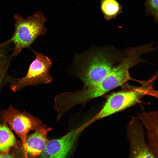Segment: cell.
<instances>
[{
	"instance_id": "1",
	"label": "cell",
	"mask_w": 158,
	"mask_h": 158,
	"mask_svg": "<svg viewBox=\"0 0 158 158\" xmlns=\"http://www.w3.org/2000/svg\"><path fill=\"white\" fill-rule=\"evenodd\" d=\"M114 47H92L75 55L72 73L84 86L95 85L101 81L126 55Z\"/></svg>"
},
{
	"instance_id": "2",
	"label": "cell",
	"mask_w": 158,
	"mask_h": 158,
	"mask_svg": "<svg viewBox=\"0 0 158 158\" xmlns=\"http://www.w3.org/2000/svg\"><path fill=\"white\" fill-rule=\"evenodd\" d=\"M153 50L152 44L128 49L122 60L100 83L92 86H84L81 90L74 92V101L77 104H84L130 80V69L143 61L141 57L142 55Z\"/></svg>"
},
{
	"instance_id": "3",
	"label": "cell",
	"mask_w": 158,
	"mask_h": 158,
	"mask_svg": "<svg viewBox=\"0 0 158 158\" xmlns=\"http://www.w3.org/2000/svg\"><path fill=\"white\" fill-rule=\"evenodd\" d=\"M157 76L145 81L139 87L132 89L113 93L107 98L99 112L86 123L88 126L101 119L121 111L140 102L146 95L157 97V92L153 88Z\"/></svg>"
},
{
	"instance_id": "4",
	"label": "cell",
	"mask_w": 158,
	"mask_h": 158,
	"mask_svg": "<svg viewBox=\"0 0 158 158\" xmlns=\"http://www.w3.org/2000/svg\"><path fill=\"white\" fill-rule=\"evenodd\" d=\"M15 31L12 37L5 42L0 43L6 47L13 43L14 47L12 56H16L24 48H30L31 45L40 35H45L47 29L46 20L43 13L36 11L33 15L24 19L20 14H16L14 16Z\"/></svg>"
},
{
	"instance_id": "5",
	"label": "cell",
	"mask_w": 158,
	"mask_h": 158,
	"mask_svg": "<svg viewBox=\"0 0 158 158\" xmlns=\"http://www.w3.org/2000/svg\"><path fill=\"white\" fill-rule=\"evenodd\" d=\"M36 56L29 67L26 75L18 79H12L9 86L11 90L17 92L28 86H35L52 83L53 79L49 74L52 62L47 56L31 49Z\"/></svg>"
},
{
	"instance_id": "6",
	"label": "cell",
	"mask_w": 158,
	"mask_h": 158,
	"mask_svg": "<svg viewBox=\"0 0 158 158\" xmlns=\"http://www.w3.org/2000/svg\"><path fill=\"white\" fill-rule=\"evenodd\" d=\"M4 122L8 123L21 140L25 148L28 134L30 131L48 128L39 118L25 111H19L10 106L2 113Z\"/></svg>"
},
{
	"instance_id": "7",
	"label": "cell",
	"mask_w": 158,
	"mask_h": 158,
	"mask_svg": "<svg viewBox=\"0 0 158 158\" xmlns=\"http://www.w3.org/2000/svg\"><path fill=\"white\" fill-rule=\"evenodd\" d=\"M130 145L129 157L154 158L145 142L143 124L138 117L132 118L127 128Z\"/></svg>"
},
{
	"instance_id": "8",
	"label": "cell",
	"mask_w": 158,
	"mask_h": 158,
	"mask_svg": "<svg viewBox=\"0 0 158 158\" xmlns=\"http://www.w3.org/2000/svg\"><path fill=\"white\" fill-rule=\"evenodd\" d=\"M86 127L84 124L60 138L49 140L44 150L39 156L44 158L66 157L78 136Z\"/></svg>"
},
{
	"instance_id": "9",
	"label": "cell",
	"mask_w": 158,
	"mask_h": 158,
	"mask_svg": "<svg viewBox=\"0 0 158 158\" xmlns=\"http://www.w3.org/2000/svg\"><path fill=\"white\" fill-rule=\"evenodd\" d=\"M146 130L148 145L154 158L158 157V112H142L137 116Z\"/></svg>"
},
{
	"instance_id": "10",
	"label": "cell",
	"mask_w": 158,
	"mask_h": 158,
	"mask_svg": "<svg viewBox=\"0 0 158 158\" xmlns=\"http://www.w3.org/2000/svg\"><path fill=\"white\" fill-rule=\"evenodd\" d=\"M52 128L35 130L27 137L25 145L24 148L25 156L31 157L39 156L44 150L49 141L47 138V133Z\"/></svg>"
},
{
	"instance_id": "11",
	"label": "cell",
	"mask_w": 158,
	"mask_h": 158,
	"mask_svg": "<svg viewBox=\"0 0 158 158\" xmlns=\"http://www.w3.org/2000/svg\"><path fill=\"white\" fill-rule=\"evenodd\" d=\"M17 144L16 138L6 123H0V154L8 153L12 148L18 147Z\"/></svg>"
},
{
	"instance_id": "12",
	"label": "cell",
	"mask_w": 158,
	"mask_h": 158,
	"mask_svg": "<svg viewBox=\"0 0 158 158\" xmlns=\"http://www.w3.org/2000/svg\"><path fill=\"white\" fill-rule=\"evenodd\" d=\"M101 9L104 18L109 21L122 12V5L117 0H101Z\"/></svg>"
},
{
	"instance_id": "13",
	"label": "cell",
	"mask_w": 158,
	"mask_h": 158,
	"mask_svg": "<svg viewBox=\"0 0 158 158\" xmlns=\"http://www.w3.org/2000/svg\"><path fill=\"white\" fill-rule=\"evenodd\" d=\"M8 50L6 47L0 45V88L9 79L7 76V71L11 57L8 54Z\"/></svg>"
},
{
	"instance_id": "14",
	"label": "cell",
	"mask_w": 158,
	"mask_h": 158,
	"mask_svg": "<svg viewBox=\"0 0 158 158\" xmlns=\"http://www.w3.org/2000/svg\"><path fill=\"white\" fill-rule=\"evenodd\" d=\"M144 5L147 15H151L153 17L155 22L158 21V0H145Z\"/></svg>"
},
{
	"instance_id": "15",
	"label": "cell",
	"mask_w": 158,
	"mask_h": 158,
	"mask_svg": "<svg viewBox=\"0 0 158 158\" xmlns=\"http://www.w3.org/2000/svg\"><path fill=\"white\" fill-rule=\"evenodd\" d=\"M14 157L13 155L10 154L8 153L0 154V158H13Z\"/></svg>"
}]
</instances>
